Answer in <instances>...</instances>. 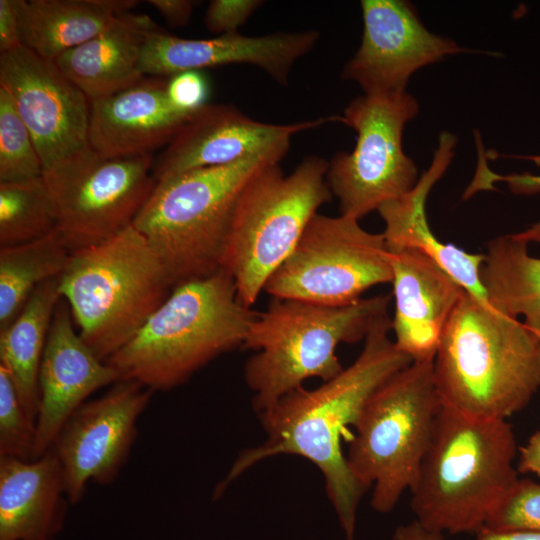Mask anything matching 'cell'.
Masks as SVG:
<instances>
[{"instance_id":"cell-11","label":"cell","mask_w":540,"mask_h":540,"mask_svg":"<svg viewBox=\"0 0 540 540\" xmlns=\"http://www.w3.org/2000/svg\"><path fill=\"white\" fill-rule=\"evenodd\" d=\"M154 157H105L87 146L43 171L59 234L70 252L130 226L152 193Z\"/></svg>"},{"instance_id":"cell-15","label":"cell","mask_w":540,"mask_h":540,"mask_svg":"<svg viewBox=\"0 0 540 540\" xmlns=\"http://www.w3.org/2000/svg\"><path fill=\"white\" fill-rule=\"evenodd\" d=\"M336 121L338 115L271 124L256 121L231 105L207 104L189 118L153 163V177L159 181L250 157L282 160L295 134Z\"/></svg>"},{"instance_id":"cell-39","label":"cell","mask_w":540,"mask_h":540,"mask_svg":"<svg viewBox=\"0 0 540 540\" xmlns=\"http://www.w3.org/2000/svg\"><path fill=\"white\" fill-rule=\"evenodd\" d=\"M475 540H540L539 529L494 530L484 528Z\"/></svg>"},{"instance_id":"cell-14","label":"cell","mask_w":540,"mask_h":540,"mask_svg":"<svg viewBox=\"0 0 540 540\" xmlns=\"http://www.w3.org/2000/svg\"><path fill=\"white\" fill-rule=\"evenodd\" d=\"M0 86L31 133L43 171L89 146L90 99L55 61L24 46L0 53Z\"/></svg>"},{"instance_id":"cell-33","label":"cell","mask_w":540,"mask_h":540,"mask_svg":"<svg viewBox=\"0 0 540 540\" xmlns=\"http://www.w3.org/2000/svg\"><path fill=\"white\" fill-rule=\"evenodd\" d=\"M262 4L260 0H213L206 10L205 26L218 35L238 32V28Z\"/></svg>"},{"instance_id":"cell-9","label":"cell","mask_w":540,"mask_h":540,"mask_svg":"<svg viewBox=\"0 0 540 540\" xmlns=\"http://www.w3.org/2000/svg\"><path fill=\"white\" fill-rule=\"evenodd\" d=\"M328 162L306 156L290 174L279 163L257 172L236 203L222 259L237 297L251 308L286 260L317 210L332 198Z\"/></svg>"},{"instance_id":"cell-32","label":"cell","mask_w":540,"mask_h":540,"mask_svg":"<svg viewBox=\"0 0 540 540\" xmlns=\"http://www.w3.org/2000/svg\"><path fill=\"white\" fill-rule=\"evenodd\" d=\"M479 161L475 176L463 194V199H467L482 190L494 189V183L503 181L508 184L510 190L516 194H535L540 192V176L528 173L500 175L494 173L486 164L487 157L482 149L478 147ZM515 235L527 242L540 244V220L524 231Z\"/></svg>"},{"instance_id":"cell-36","label":"cell","mask_w":540,"mask_h":540,"mask_svg":"<svg viewBox=\"0 0 540 540\" xmlns=\"http://www.w3.org/2000/svg\"><path fill=\"white\" fill-rule=\"evenodd\" d=\"M172 28L183 27L189 22L196 1L192 0H149L147 1Z\"/></svg>"},{"instance_id":"cell-3","label":"cell","mask_w":540,"mask_h":540,"mask_svg":"<svg viewBox=\"0 0 540 540\" xmlns=\"http://www.w3.org/2000/svg\"><path fill=\"white\" fill-rule=\"evenodd\" d=\"M433 371L443 406L507 420L540 388V339L464 291L442 332Z\"/></svg>"},{"instance_id":"cell-12","label":"cell","mask_w":540,"mask_h":540,"mask_svg":"<svg viewBox=\"0 0 540 540\" xmlns=\"http://www.w3.org/2000/svg\"><path fill=\"white\" fill-rule=\"evenodd\" d=\"M392 278L382 233L366 231L352 217L315 214L264 291L273 298L346 306Z\"/></svg>"},{"instance_id":"cell-19","label":"cell","mask_w":540,"mask_h":540,"mask_svg":"<svg viewBox=\"0 0 540 540\" xmlns=\"http://www.w3.org/2000/svg\"><path fill=\"white\" fill-rule=\"evenodd\" d=\"M170 77L144 78L115 94L90 100L89 146L105 157L153 155L195 113L169 100Z\"/></svg>"},{"instance_id":"cell-30","label":"cell","mask_w":540,"mask_h":540,"mask_svg":"<svg viewBox=\"0 0 540 540\" xmlns=\"http://www.w3.org/2000/svg\"><path fill=\"white\" fill-rule=\"evenodd\" d=\"M35 425L27 417L8 371L0 365V456L32 460Z\"/></svg>"},{"instance_id":"cell-5","label":"cell","mask_w":540,"mask_h":540,"mask_svg":"<svg viewBox=\"0 0 540 540\" xmlns=\"http://www.w3.org/2000/svg\"><path fill=\"white\" fill-rule=\"evenodd\" d=\"M389 301V295H377L346 306H326L273 298L258 312L242 345L255 351L244 365L254 410H267L309 378L324 382L340 373L344 367L337 347L365 339Z\"/></svg>"},{"instance_id":"cell-13","label":"cell","mask_w":540,"mask_h":540,"mask_svg":"<svg viewBox=\"0 0 540 540\" xmlns=\"http://www.w3.org/2000/svg\"><path fill=\"white\" fill-rule=\"evenodd\" d=\"M153 393L138 382L121 379L65 422L50 449L62 467L70 504L83 499L90 482L107 486L117 480Z\"/></svg>"},{"instance_id":"cell-6","label":"cell","mask_w":540,"mask_h":540,"mask_svg":"<svg viewBox=\"0 0 540 540\" xmlns=\"http://www.w3.org/2000/svg\"><path fill=\"white\" fill-rule=\"evenodd\" d=\"M58 288L81 338L104 362L135 336L173 289L156 252L133 224L100 244L71 252Z\"/></svg>"},{"instance_id":"cell-4","label":"cell","mask_w":540,"mask_h":540,"mask_svg":"<svg viewBox=\"0 0 540 540\" xmlns=\"http://www.w3.org/2000/svg\"><path fill=\"white\" fill-rule=\"evenodd\" d=\"M257 314L239 301L233 278L221 269L174 287L135 336L106 362L123 380L154 392L168 391L242 346Z\"/></svg>"},{"instance_id":"cell-16","label":"cell","mask_w":540,"mask_h":540,"mask_svg":"<svg viewBox=\"0 0 540 540\" xmlns=\"http://www.w3.org/2000/svg\"><path fill=\"white\" fill-rule=\"evenodd\" d=\"M361 8V45L342 77L357 82L365 94L406 91L415 71L464 50L431 33L407 1L362 0Z\"/></svg>"},{"instance_id":"cell-37","label":"cell","mask_w":540,"mask_h":540,"mask_svg":"<svg viewBox=\"0 0 540 540\" xmlns=\"http://www.w3.org/2000/svg\"><path fill=\"white\" fill-rule=\"evenodd\" d=\"M519 473H530L540 478V430L534 432L527 442L518 449Z\"/></svg>"},{"instance_id":"cell-35","label":"cell","mask_w":540,"mask_h":540,"mask_svg":"<svg viewBox=\"0 0 540 540\" xmlns=\"http://www.w3.org/2000/svg\"><path fill=\"white\" fill-rule=\"evenodd\" d=\"M23 0H0V53L23 46L19 15Z\"/></svg>"},{"instance_id":"cell-34","label":"cell","mask_w":540,"mask_h":540,"mask_svg":"<svg viewBox=\"0 0 540 540\" xmlns=\"http://www.w3.org/2000/svg\"><path fill=\"white\" fill-rule=\"evenodd\" d=\"M167 93L177 109L194 113L207 105L209 85L200 71H187L169 78Z\"/></svg>"},{"instance_id":"cell-27","label":"cell","mask_w":540,"mask_h":540,"mask_svg":"<svg viewBox=\"0 0 540 540\" xmlns=\"http://www.w3.org/2000/svg\"><path fill=\"white\" fill-rule=\"evenodd\" d=\"M70 256L57 229L31 242L0 247V330L12 323L39 285L61 276Z\"/></svg>"},{"instance_id":"cell-1","label":"cell","mask_w":540,"mask_h":540,"mask_svg":"<svg viewBox=\"0 0 540 540\" xmlns=\"http://www.w3.org/2000/svg\"><path fill=\"white\" fill-rule=\"evenodd\" d=\"M388 310L371 325L362 351L346 368L314 389L300 387L259 413L266 439L244 449L216 485L217 499L228 486L258 462L277 455H297L321 472L327 496L347 540H353L356 512L366 490L351 473L341 440L354 426L373 392L412 359L389 338Z\"/></svg>"},{"instance_id":"cell-28","label":"cell","mask_w":540,"mask_h":540,"mask_svg":"<svg viewBox=\"0 0 540 540\" xmlns=\"http://www.w3.org/2000/svg\"><path fill=\"white\" fill-rule=\"evenodd\" d=\"M56 227L54 206L42 176L0 182V247L34 241Z\"/></svg>"},{"instance_id":"cell-29","label":"cell","mask_w":540,"mask_h":540,"mask_svg":"<svg viewBox=\"0 0 540 540\" xmlns=\"http://www.w3.org/2000/svg\"><path fill=\"white\" fill-rule=\"evenodd\" d=\"M43 164L8 91L0 86V182L41 177Z\"/></svg>"},{"instance_id":"cell-21","label":"cell","mask_w":540,"mask_h":540,"mask_svg":"<svg viewBox=\"0 0 540 540\" xmlns=\"http://www.w3.org/2000/svg\"><path fill=\"white\" fill-rule=\"evenodd\" d=\"M456 144L450 132L440 134L431 165L408 193L378 208L385 223L383 237L388 250L416 248L430 256L467 293L488 303L480 280L484 254H471L453 244L442 243L432 233L426 217V200L434 184L449 166Z\"/></svg>"},{"instance_id":"cell-26","label":"cell","mask_w":540,"mask_h":540,"mask_svg":"<svg viewBox=\"0 0 540 540\" xmlns=\"http://www.w3.org/2000/svg\"><path fill=\"white\" fill-rule=\"evenodd\" d=\"M480 280L488 303L523 323L540 339V258L515 234L492 239L484 254Z\"/></svg>"},{"instance_id":"cell-38","label":"cell","mask_w":540,"mask_h":540,"mask_svg":"<svg viewBox=\"0 0 540 540\" xmlns=\"http://www.w3.org/2000/svg\"><path fill=\"white\" fill-rule=\"evenodd\" d=\"M443 533L428 529L418 521L398 526L392 540H444Z\"/></svg>"},{"instance_id":"cell-31","label":"cell","mask_w":540,"mask_h":540,"mask_svg":"<svg viewBox=\"0 0 540 540\" xmlns=\"http://www.w3.org/2000/svg\"><path fill=\"white\" fill-rule=\"evenodd\" d=\"M485 528L540 530V483L521 479Z\"/></svg>"},{"instance_id":"cell-20","label":"cell","mask_w":540,"mask_h":540,"mask_svg":"<svg viewBox=\"0 0 540 540\" xmlns=\"http://www.w3.org/2000/svg\"><path fill=\"white\" fill-rule=\"evenodd\" d=\"M389 253L394 342L413 362L433 361L442 332L465 290L421 250L400 248Z\"/></svg>"},{"instance_id":"cell-2","label":"cell","mask_w":540,"mask_h":540,"mask_svg":"<svg viewBox=\"0 0 540 540\" xmlns=\"http://www.w3.org/2000/svg\"><path fill=\"white\" fill-rule=\"evenodd\" d=\"M515 435L505 419L479 418L442 405L410 490L415 520L441 533H478L520 480Z\"/></svg>"},{"instance_id":"cell-23","label":"cell","mask_w":540,"mask_h":540,"mask_svg":"<svg viewBox=\"0 0 540 540\" xmlns=\"http://www.w3.org/2000/svg\"><path fill=\"white\" fill-rule=\"evenodd\" d=\"M161 29L149 16L129 11L95 37L60 55L55 63L90 100L109 96L145 78L143 49L148 38Z\"/></svg>"},{"instance_id":"cell-22","label":"cell","mask_w":540,"mask_h":540,"mask_svg":"<svg viewBox=\"0 0 540 540\" xmlns=\"http://www.w3.org/2000/svg\"><path fill=\"white\" fill-rule=\"evenodd\" d=\"M69 504L51 449L32 460L0 456V540H52Z\"/></svg>"},{"instance_id":"cell-17","label":"cell","mask_w":540,"mask_h":540,"mask_svg":"<svg viewBox=\"0 0 540 540\" xmlns=\"http://www.w3.org/2000/svg\"><path fill=\"white\" fill-rule=\"evenodd\" d=\"M319 37L317 30H307L262 36L234 32L208 39H186L161 29L146 41L141 70L151 77H171L229 64H250L278 84L287 85L294 64L314 48Z\"/></svg>"},{"instance_id":"cell-18","label":"cell","mask_w":540,"mask_h":540,"mask_svg":"<svg viewBox=\"0 0 540 540\" xmlns=\"http://www.w3.org/2000/svg\"><path fill=\"white\" fill-rule=\"evenodd\" d=\"M121 380L100 360L73 325L65 300L57 304L39 370L40 404L33 458L47 452L68 418L97 390Z\"/></svg>"},{"instance_id":"cell-25","label":"cell","mask_w":540,"mask_h":540,"mask_svg":"<svg viewBox=\"0 0 540 540\" xmlns=\"http://www.w3.org/2000/svg\"><path fill=\"white\" fill-rule=\"evenodd\" d=\"M59 278L39 285L12 323L0 330V365L8 371L34 425L40 404V364L55 308L62 299Z\"/></svg>"},{"instance_id":"cell-7","label":"cell","mask_w":540,"mask_h":540,"mask_svg":"<svg viewBox=\"0 0 540 540\" xmlns=\"http://www.w3.org/2000/svg\"><path fill=\"white\" fill-rule=\"evenodd\" d=\"M280 161L250 157L156 181L132 224L156 252L172 288L221 270L232 215L243 188L262 168Z\"/></svg>"},{"instance_id":"cell-8","label":"cell","mask_w":540,"mask_h":540,"mask_svg":"<svg viewBox=\"0 0 540 540\" xmlns=\"http://www.w3.org/2000/svg\"><path fill=\"white\" fill-rule=\"evenodd\" d=\"M433 361L412 362L387 379L353 426L346 460L357 482L372 488L377 512L392 511L412 489L431 443L442 408Z\"/></svg>"},{"instance_id":"cell-10","label":"cell","mask_w":540,"mask_h":540,"mask_svg":"<svg viewBox=\"0 0 540 540\" xmlns=\"http://www.w3.org/2000/svg\"><path fill=\"white\" fill-rule=\"evenodd\" d=\"M418 111L407 91L364 94L344 109L339 122L355 130L356 145L335 154L326 173L340 215L360 220L414 188L418 169L403 151L402 135Z\"/></svg>"},{"instance_id":"cell-24","label":"cell","mask_w":540,"mask_h":540,"mask_svg":"<svg viewBox=\"0 0 540 540\" xmlns=\"http://www.w3.org/2000/svg\"><path fill=\"white\" fill-rule=\"evenodd\" d=\"M138 4L136 0H23L19 15L21 43L55 61Z\"/></svg>"}]
</instances>
